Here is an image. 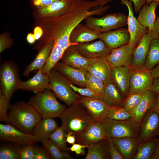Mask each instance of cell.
<instances>
[{
  "mask_svg": "<svg viewBox=\"0 0 159 159\" xmlns=\"http://www.w3.org/2000/svg\"><path fill=\"white\" fill-rule=\"evenodd\" d=\"M100 6L94 0H74L68 11L60 16L50 18L36 20L35 25L40 26L43 34L34 48L39 51L50 41L54 44L46 66L54 67L60 60L65 51L70 46L76 44L71 42L70 37L75 26L87 17L103 15L110 8L109 5L100 7L92 10L91 8Z\"/></svg>",
  "mask_w": 159,
  "mask_h": 159,
  "instance_id": "obj_1",
  "label": "cell"
},
{
  "mask_svg": "<svg viewBox=\"0 0 159 159\" xmlns=\"http://www.w3.org/2000/svg\"><path fill=\"white\" fill-rule=\"evenodd\" d=\"M59 118L62 121L61 126L67 132H72L75 135L94 122L90 112L80 102L68 106Z\"/></svg>",
  "mask_w": 159,
  "mask_h": 159,
  "instance_id": "obj_2",
  "label": "cell"
},
{
  "mask_svg": "<svg viewBox=\"0 0 159 159\" xmlns=\"http://www.w3.org/2000/svg\"><path fill=\"white\" fill-rule=\"evenodd\" d=\"M42 118L33 107L20 101L10 107L7 122L25 133L32 134L33 128Z\"/></svg>",
  "mask_w": 159,
  "mask_h": 159,
  "instance_id": "obj_3",
  "label": "cell"
},
{
  "mask_svg": "<svg viewBox=\"0 0 159 159\" xmlns=\"http://www.w3.org/2000/svg\"><path fill=\"white\" fill-rule=\"evenodd\" d=\"M57 97L53 92L47 88L31 97L27 103L33 107L42 118L59 117L67 107L60 103Z\"/></svg>",
  "mask_w": 159,
  "mask_h": 159,
  "instance_id": "obj_4",
  "label": "cell"
},
{
  "mask_svg": "<svg viewBox=\"0 0 159 159\" xmlns=\"http://www.w3.org/2000/svg\"><path fill=\"white\" fill-rule=\"evenodd\" d=\"M49 82L48 88L55 94L57 97L68 106L79 102L82 96L77 94L72 88V83L55 67L48 73Z\"/></svg>",
  "mask_w": 159,
  "mask_h": 159,
  "instance_id": "obj_5",
  "label": "cell"
},
{
  "mask_svg": "<svg viewBox=\"0 0 159 159\" xmlns=\"http://www.w3.org/2000/svg\"><path fill=\"white\" fill-rule=\"evenodd\" d=\"M102 124L106 138H139L140 124L131 118L119 120L107 117Z\"/></svg>",
  "mask_w": 159,
  "mask_h": 159,
  "instance_id": "obj_6",
  "label": "cell"
},
{
  "mask_svg": "<svg viewBox=\"0 0 159 159\" xmlns=\"http://www.w3.org/2000/svg\"><path fill=\"white\" fill-rule=\"evenodd\" d=\"M128 15L120 12L110 14L100 17L90 16L86 18L85 25L99 32H104L121 28L127 24Z\"/></svg>",
  "mask_w": 159,
  "mask_h": 159,
  "instance_id": "obj_7",
  "label": "cell"
},
{
  "mask_svg": "<svg viewBox=\"0 0 159 159\" xmlns=\"http://www.w3.org/2000/svg\"><path fill=\"white\" fill-rule=\"evenodd\" d=\"M21 80L17 65L11 60L3 62L0 69L1 90L9 102Z\"/></svg>",
  "mask_w": 159,
  "mask_h": 159,
  "instance_id": "obj_8",
  "label": "cell"
},
{
  "mask_svg": "<svg viewBox=\"0 0 159 159\" xmlns=\"http://www.w3.org/2000/svg\"><path fill=\"white\" fill-rule=\"evenodd\" d=\"M129 93H142L151 89L154 79L151 71L143 65L130 67ZM128 93V94H129Z\"/></svg>",
  "mask_w": 159,
  "mask_h": 159,
  "instance_id": "obj_9",
  "label": "cell"
},
{
  "mask_svg": "<svg viewBox=\"0 0 159 159\" xmlns=\"http://www.w3.org/2000/svg\"><path fill=\"white\" fill-rule=\"evenodd\" d=\"M0 138L1 140L23 146L37 142L32 134L25 133L9 124H0Z\"/></svg>",
  "mask_w": 159,
  "mask_h": 159,
  "instance_id": "obj_10",
  "label": "cell"
},
{
  "mask_svg": "<svg viewBox=\"0 0 159 159\" xmlns=\"http://www.w3.org/2000/svg\"><path fill=\"white\" fill-rule=\"evenodd\" d=\"M120 0L121 4L126 6L128 9L127 24L130 35L129 44L134 49L136 47L142 37L147 33L148 28L142 25L135 17L132 3L130 1Z\"/></svg>",
  "mask_w": 159,
  "mask_h": 159,
  "instance_id": "obj_11",
  "label": "cell"
},
{
  "mask_svg": "<svg viewBox=\"0 0 159 159\" xmlns=\"http://www.w3.org/2000/svg\"><path fill=\"white\" fill-rule=\"evenodd\" d=\"M74 0H59L50 5L35 9L33 15L36 20L50 18L61 15L66 12Z\"/></svg>",
  "mask_w": 159,
  "mask_h": 159,
  "instance_id": "obj_12",
  "label": "cell"
},
{
  "mask_svg": "<svg viewBox=\"0 0 159 159\" xmlns=\"http://www.w3.org/2000/svg\"><path fill=\"white\" fill-rule=\"evenodd\" d=\"M74 46L80 54L89 59L106 57L112 50L101 39L92 43H79L74 45Z\"/></svg>",
  "mask_w": 159,
  "mask_h": 159,
  "instance_id": "obj_13",
  "label": "cell"
},
{
  "mask_svg": "<svg viewBox=\"0 0 159 159\" xmlns=\"http://www.w3.org/2000/svg\"><path fill=\"white\" fill-rule=\"evenodd\" d=\"M159 127V115L149 110L141 123L139 135L140 143L145 142L157 135Z\"/></svg>",
  "mask_w": 159,
  "mask_h": 159,
  "instance_id": "obj_14",
  "label": "cell"
},
{
  "mask_svg": "<svg viewBox=\"0 0 159 159\" xmlns=\"http://www.w3.org/2000/svg\"><path fill=\"white\" fill-rule=\"evenodd\" d=\"M86 70L102 80L105 85L113 81L112 68L106 57L90 59L89 64Z\"/></svg>",
  "mask_w": 159,
  "mask_h": 159,
  "instance_id": "obj_15",
  "label": "cell"
},
{
  "mask_svg": "<svg viewBox=\"0 0 159 159\" xmlns=\"http://www.w3.org/2000/svg\"><path fill=\"white\" fill-rule=\"evenodd\" d=\"M133 49L129 43L112 49L106 57L111 68L130 67L132 59Z\"/></svg>",
  "mask_w": 159,
  "mask_h": 159,
  "instance_id": "obj_16",
  "label": "cell"
},
{
  "mask_svg": "<svg viewBox=\"0 0 159 159\" xmlns=\"http://www.w3.org/2000/svg\"><path fill=\"white\" fill-rule=\"evenodd\" d=\"M79 102L90 112L94 122H102L107 117L109 106L102 99L82 96Z\"/></svg>",
  "mask_w": 159,
  "mask_h": 159,
  "instance_id": "obj_17",
  "label": "cell"
},
{
  "mask_svg": "<svg viewBox=\"0 0 159 159\" xmlns=\"http://www.w3.org/2000/svg\"><path fill=\"white\" fill-rule=\"evenodd\" d=\"M98 39L109 48L113 49L129 43L130 35L128 29L120 28L104 32H99Z\"/></svg>",
  "mask_w": 159,
  "mask_h": 159,
  "instance_id": "obj_18",
  "label": "cell"
},
{
  "mask_svg": "<svg viewBox=\"0 0 159 159\" xmlns=\"http://www.w3.org/2000/svg\"><path fill=\"white\" fill-rule=\"evenodd\" d=\"M49 82L48 73H43L41 69L33 77L26 81L20 80L18 85L17 90L31 91L36 93L42 92L48 88Z\"/></svg>",
  "mask_w": 159,
  "mask_h": 159,
  "instance_id": "obj_19",
  "label": "cell"
},
{
  "mask_svg": "<svg viewBox=\"0 0 159 159\" xmlns=\"http://www.w3.org/2000/svg\"><path fill=\"white\" fill-rule=\"evenodd\" d=\"M54 67L72 84L80 87H85L87 71L73 67L61 61L58 62Z\"/></svg>",
  "mask_w": 159,
  "mask_h": 159,
  "instance_id": "obj_20",
  "label": "cell"
},
{
  "mask_svg": "<svg viewBox=\"0 0 159 159\" xmlns=\"http://www.w3.org/2000/svg\"><path fill=\"white\" fill-rule=\"evenodd\" d=\"M76 140L79 144L89 145L106 138L102 122H94L85 130L76 135Z\"/></svg>",
  "mask_w": 159,
  "mask_h": 159,
  "instance_id": "obj_21",
  "label": "cell"
},
{
  "mask_svg": "<svg viewBox=\"0 0 159 159\" xmlns=\"http://www.w3.org/2000/svg\"><path fill=\"white\" fill-rule=\"evenodd\" d=\"M153 38L152 32L148 31L133 49L132 59L130 67L144 65L150 46Z\"/></svg>",
  "mask_w": 159,
  "mask_h": 159,
  "instance_id": "obj_22",
  "label": "cell"
},
{
  "mask_svg": "<svg viewBox=\"0 0 159 159\" xmlns=\"http://www.w3.org/2000/svg\"><path fill=\"white\" fill-rule=\"evenodd\" d=\"M54 44L53 40L49 42L39 51L35 59L28 65L24 70L23 75L29 77L31 72L41 69L47 62Z\"/></svg>",
  "mask_w": 159,
  "mask_h": 159,
  "instance_id": "obj_23",
  "label": "cell"
},
{
  "mask_svg": "<svg viewBox=\"0 0 159 159\" xmlns=\"http://www.w3.org/2000/svg\"><path fill=\"white\" fill-rule=\"evenodd\" d=\"M112 138L124 159H132L140 143L139 138L126 137Z\"/></svg>",
  "mask_w": 159,
  "mask_h": 159,
  "instance_id": "obj_24",
  "label": "cell"
},
{
  "mask_svg": "<svg viewBox=\"0 0 159 159\" xmlns=\"http://www.w3.org/2000/svg\"><path fill=\"white\" fill-rule=\"evenodd\" d=\"M58 127L54 118H42L33 128L32 134L36 138L37 142L42 143L49 138L51 135Z\"/></svg>",
  "mask_w": 159,
  "mask_h": 159,
  "instance_id": "obj_25",
  "label": "cell"
},
{
  "mask_svg": "<svg viewBox=\"0 0 159 159\" xmlns=\"http://www.w3.org/2000/svg\"><path fill=\"white\" fill-rule=\"evenodd\" d=\"M74 45L70 46L65 51L60 61L73 67L86 70L89 64L90 59L80 54Z\"/></svg>",
  "mask_w": 159,
  "mask_h": 159,
  "instance_id": "obj_26",
  "label": "cell"
},
{
  "mask_svg": "<svg viewBox=\"0 0 159 159\" xmlns=\"http://www.w3.org/2000/svg\"><path fill=\"white\" fill-rule=\"evenodd\" d=\"M113 82L123 95L128 94L130 83V67H120L112 68Z\"/></svg>",
  "mask_w": 159,
  "mask_h": 159,
  "instance_id": "obj_27",
  "label": "cell"
},
{
  "mask_svg": "<svg viewBox=\"0 0 159 159\" xmlns=\"http://www.w3.org/2000/svg\"><path fill=\"white\" fill-rule=\"evenodd\" d=\"M99 33L80 22L72 31L70 35V41L72 43L76 44L90 42L98 39Z\"/></svg>",
  "mask_w": 159,
  "mask_h": 159,
  "instance_id": "obj_28",
  "label": "cell"
},
{
  "mask_svg": "<svg viewBox=\"0 0 159 159\" xmlns=\"http://www.w3.org/2000/svg\"><path fill=\"white\" fill-rule=\"evenodd\" d=\"M156 94L151 89L146 91L138 105L132 113L131 118L140 124L145 114L151 108Z\"/></svg>",
  "mask_w": 159,
  "mask_h": 159,
  "instance_id": "obj_29",
  "label": "cell"
},
{
  "mask_svg": "<svg viewBox=\"0 0 159 159\" xmlns=\"http://www.w3.org/2000/svg\"><path fill=\"white\" fill-rule=\"evenodd\" d=\"M159 5V1H153L149 5L145 4L139 11L137 19L143 26L152 32L156 19L155 10Z\"/></svg>",
  "mask_w": 159,
  "mask_h": 159,
  "instance_id": "obj_30",
  "label": "cell"
},
{
  "mask_svg": "<svg viewBox=\"0 0 159 159\" xmlns=\"http://www.w3.org/2000/svg\"><path fill=\"white\" fill-rule=\"evenodd\" d=\"M85 159H109L110 156L106 138L88 146Z\"/></svg>",
  "mask_w": 159,
  "mask_h": 159,
  "instance_id": "obj_31",
  "label": "cell"
},
{
  "mask_svg": "<svg viewBox=\"0 0 159 159\" xmlns=\"http://www.w3.org/2000/svg\"><path fill=\"white\" fill-rule=\"evenodd\" d=\"M122 95L113 81L105 85L102 99L109 106L121 107L124 99Z\"/></svg>",
  "mask_w": 159,
  "mask_h": 159,
  "instance_id": "obj_32",
  "label": "cell"
},
{
  "mask_svg": "<svg viewBox=\"0 0 159 159\" xmlns=\"http://www.w3.org/2000/svg\"><path fill=\"white\" fill-rule=\"evenodd\" d=\"M154 137L139 144L132 159H152L155 153L157 139Z\"/></svg>",
  "mask_w": 159,
  "mask_h": 159,
  "instance_id": "obj_33",
  "label": "cell"
},
{
  "mask_svg": "<svg viewBox=\"0 0 159 159\" xmlns=\"http://www.w3.org/2000/svg\"><path fill=\"white\" fill-rule=\"evenodd\" d=\"M159 64V40L153 39L150 44L144 66L151 71Z\"/></svg>",
  "mask_w": 159,
  "mask_h": 159,
  "instance_id": "obj_34",
  "label": "cell"
},
{
  "mask_svg": "<svg viewBox=\"0 0 159 159\" xmlns=\"http://www.w3.org/2000/svg\"><path fill=\"white\" fill-rule=\"evenodd\" d=\"M105 87V85L102 80L87 71L86 87L90 90L98 98L102 99Z\"/></svg>",
  "mask_w": 159,
  "mask_h": 159,
  "instance_id": "obj_35",
  "label": "cell"
},
{
  "mask_svg": "<svg viewBox=\"0 0 159 159\" xmlns=\"http://www.w3.org/2000/svg\"><path fill=\"white\" fill-rule=\"evenodd\" d=\"M67 132L61 126L58 127L51 135L49 138L61 151L67 152L66 139Z\"/></svg>",
  "mask_w": 159,
  "mask_h": 159,
  "instance_id": "obj_36",
  "label": "cell"
},
{
  "mask_svg": "<svg viewBox=\"0 0 159 159\" xmlns=\"http://www.w3.org/2000/svg\"><path fill=\"white\" fill-rule=\"evenodd\" d=\"M42 143L44 147L49 153L52 159H74L67 152L61 151L49 138L44 140Z\"/></svg>",
  "mask_w": 159,
  "mask_h": 159,
  "instance_id": "obj_37",
  "label": "cell"
},
{
  "mask_svg": "<svg viewBox=\"0 0 159 159\" xmlns=\"http://www.w3.org/2000/svg\"><path fill=\"white\" fill-rule=\"evenodd\" d=\"M22 148L11 144L1 146L0 159H19Z\"/></svg>",
  "mask_w": 159,
  "mask_h": 159,
  "instance_id": "obj_38",
  "label": "cell"
},
{
  "mask_svg": "<svg viewBox=\"0 0 159 159\" xmlns=\"http://www.w3.org/2000/svg\"><path fill=\"white\" fill-rule=\"evenodd\" d=\"M145 93H129L124 99L121 107L132 113L141 101Z\"/></svg>",
  "mask_w": 159,
  "mask_h": 159,
  "instance_id": "obj_39",
  "label": "cell"
},
{
  "mask_svg": "<svg viewBox=\"0 0 159 159\" xmlns=\"http://www.w3.org/2000/svg\"><path fill=\"white\" fill-rule=\"evenodd\" d=\"M132 114L120 106H109L107 117L116 120H124L132 118Z\"/></svg>",
  "mask_w": 159,
  "mask_h": 159,
  "instance_id": "obj_40",
  "label": "cell"
},
{
  "mask_svg": "<svg viewBox=\"0 0 159 159\" xmlns=\"http://www.w3.org/2000/svg\"><path fill=\"white\" fill-rule=\"evenodd\" d=\"M9 102L0 90V120L7 122L10 105Z\"/></svg>",
  "mask_w": 159,
  "mask_h": 159,
  "instance_id": "obj_41",
  "label": "cell"
},
{
  "mask_svg": "<svg viewBox=\"0 0 159 159\" xmlns=\"http://www.w3.org/2000/svg\"><path fill=\"white\" fill-rule=\"evenodd\" d=\"M34 144L23 146L20 155L21 159H34L35 154V146Z\"/></svg>",
  "mask_w": 159,
  "mask_h": 159,
  "instance_id": "obj_42",
  "label": "cell"
},
{
  "mask_svg": "<svg viewBox=\"0 0 159 159\" xmlns=\"http://www.w3.org/2000/svg\"><path fill=\"white\" fill-rule=\"evenodd\" d=\"M111 159H123L121 154L115 146L112 138H106Z\"/></svg>",
  "mask_w": 159,
  "mask_h": 159,
  "instance_id": "obj_43",
  "label": "cell"
},
{
  "mask_svg": "<svg viewBox=\"0 0 159 159\" xmlns=\"http://www.w3.org/2000/svg\"><path fill=\"white\" fill-rule=\"evenodd\" d=\"M13 44L12 40L8 36V34L3 33L0 36V53L5 49L10 48Z\"/></svg>",
  "mask_w": 159,
  "mask_h": 159,
  "instance_id": "obj_44",
  "label": "cell"
},
{
  "mask_svg": "<svg viewBox=\"0 0 159 159\" xmlns=\"http://www.w3.org/2000/svg\"><path fill=\"white\" fill-rule=\"evenodd\" d=\"M70 85L74 91L81 96L98 98L87 87H77L72 84H71Z\"/></svg>",
  "mask_w": 159,
  "mask_h": 159,
  "instance_id": "obj_45",
  "label": "cell"
},
{
  "mask_svg": "<svg viewBox=\"0 0 159 159\" xmlns=\"http://www.w3.org/2000/svg\"><path fill=\"white\" fill-rule=\"evenodd\" d=\"M35 146V154L34 159H52L51 155L45 148Z\"/></svg>",
  "mask_w": 159,
  "mask_h": 159,
  "instance_id": "obj_46",
  "label": "cell"
},
{
  "mask_svg": "<svg viewBox=\"0 0 159 159\" xmlns=\"http://www.w3.org/2000/svg\"><path fill=\"white\" fill-rule=\"evenodd\" d=\"M59 0H30L31 6L34 9L47 6Z\"/></svg>",
  "mask_w": 159,
  "mask_h": 159,
  "instance_id": "obj_47",
  "label": "cell"
},
{
  "mask_svg": "<svg viewBox=\"0 0 159 159\" xmlns=\"http://www.w3.org/2000/svg\"><path fill=\"white\" fill-rule=\"evenodd\" d=\"M88 145H82L79 143H74L69 148V150L72 152H74L77 155H84L85 154L84 149L87 148Z\"/></svg>",
  "mask_w": 159,
  "mask_h": 159,
  "instance_id": "obj_48",
  "label": "cell"
},
{
  "mask_svg": "<svg viewBox=\"0 0 159 159\" xmlns=\"http://www.w3.org/2000/svg\"><path fill=\"white\" fill-rule=\"evenodd\" d=\"M152 33L153 39L159 40V14L155 21Z\"/></svg>",
  "mask_w": 159,
  "mask_h": 159,
  "instance_id": "obj_49",
  "label": "cell"
},
{
  "mask_svg": "<svg viewBox=\"0 0 159 159\" xmlns=\"http://www.w3.org/2000/svg\"><path fill=\"white\" fill-rule=\"evenodd\" d=\"M133 4L135 13H138L142 7L146 4V0H130Z\"/></svg>",
  "mask_w": 159,
  "mask_h": 159,
  "instance_id": "obj_50",
  "label": "cell"
},
{
  "mask_svg": "<svg viewBox=\"0 0 159 159\" xmlns=\"http://www.w3.org/2000/svg\"><path fill=\"white\" fill-rule=\"evenodd\" d=\"M150 109L159 115V93H156L153 104Z\"/></svg>",
  "mask_w": 159,
  "mask_h": 159,
  "instance_id": "obj_51",
  "label": "cell"
},
{
  "mask_svg": "<svg viewBox=\"0 0 159 159\" xmlns=\"http://www.w3.org/2000/svg\"><path fill=\"white\" fill-rule=\"evenodd\" d=\"M43 30L42 28L38 25H35L33 30V34L36 40H39L43 34Z\"/></svg>",
  "mask_w": 159,
  "mask_h": 159,
  "instance_id": "obj_52",
  "label": "cell"
},
{
  "mask_svg": "<svg viewBox=\"0 0 159 159\" xmlns=\"http://www.w3.org/2000/svg\"><path fill=\"white\" fill-rule=\"evenodd\" d=\"M76 141L75 135L71 132H67L66 142L69 144H73Z\"/></svg>",
  "mask_w": 159,
  "mask_h": 159,
  "instance_id": "obj_53",
  "label": "cell"
},
{
  "mask_svg": "<svg viewBox=\"0 0 159 159\" xmlns=\"http://www.w3.org/2000/svg\"><path fill=\"white\" fill-rule=\"evenodd\" d=\"M151 89L156 93H159V77L154 78Z\"/></svg>",
  "mask_w": 159,
  "mask_h": 159,
  "instance_id": "obj_54",
  "label": "cell"
},
{
  "mask_svg": "<svg viewBox=\"0 0 159 159\" xmlns=\"http://www.w3.org/2000/svg\"><path fill=\"white\" fill-rule=\"evenodd\" d=\"M152 77L155 78L159 77V64L151 70Z\"/></svg>",
  "mask_w": 159,
  "mask_h": 159,
  "instance_id": "obj_55",
  "label": "cell"
},
{
  "mask_svg": "<svg viewBox=\"0 0 159 159\" xmlns=\"http://www.w3.org/2000/svg\"><path fill=\"white\" fill-rule=\"evenodd\" d=\"M152 159H159V138L157 139L155 153Z\"/></svg>",
  "mask_w": 159,
  "mask_h": 159,
  "instance_id": "obj_56",
  "label": "cell"
},
{
  "mask_svg": "<svg viewBox=\"0 0 159 159\" xmlns=\"http://www.w3.org/2000/svg\"><path fill=\"white\" fill-rule=\"evenodd\" d=\"M26 39L27 42L30 44H34L36 40L33 33H29L27 36Z\"/></svg>",
  "mask_w": 159,
  "mask_h": 159,
  "instance_id": "obj_57",
  "label": "cell"
},
{
  "mask_svg": "<svg viewBox=\"0 0 159 159\" xmlns=\"http://www.w3.org/2000/svg\"><path fill=\"white\" fill-rule=\"evenodd\" d=\"M100 4V7H102L105 6L107 3L109 2L112 1L114 0H94Z\"/></svg>",
  "mask_w": 159,
  "mask_h": 159,
  "instance_id": "obj_58",
  "label": "cell"
},
{
  "mask_svg": "<svg viewBox=\"0 0 159 159\" xmlns=\"http://www.w3.org/2000/svg\"><path fill=\"white\" fill-rule=\"evenodd\" d=\"M153 1H159V0H146V4L149 5Z\"/></svg>",
  "mask_w": 159,
  "mask_h": 159,
  "instance_id": "obj_59",
  "label": "cell"
},
{
  "mask_svg": "<svg viewBox=\"0 0 159 159\" xmlns=\"http://www.w3.org/2000/svg\"><path fill=\"white\" fill-rule=\"evenodd\" d=\"M157 135L159 136V127L158 130Z\"/></svg>",
  "mask_w": 159,
  "mask_h": 159,
  "instance_id": "obj_60",
  "label": "cell"
}]
</instances>
